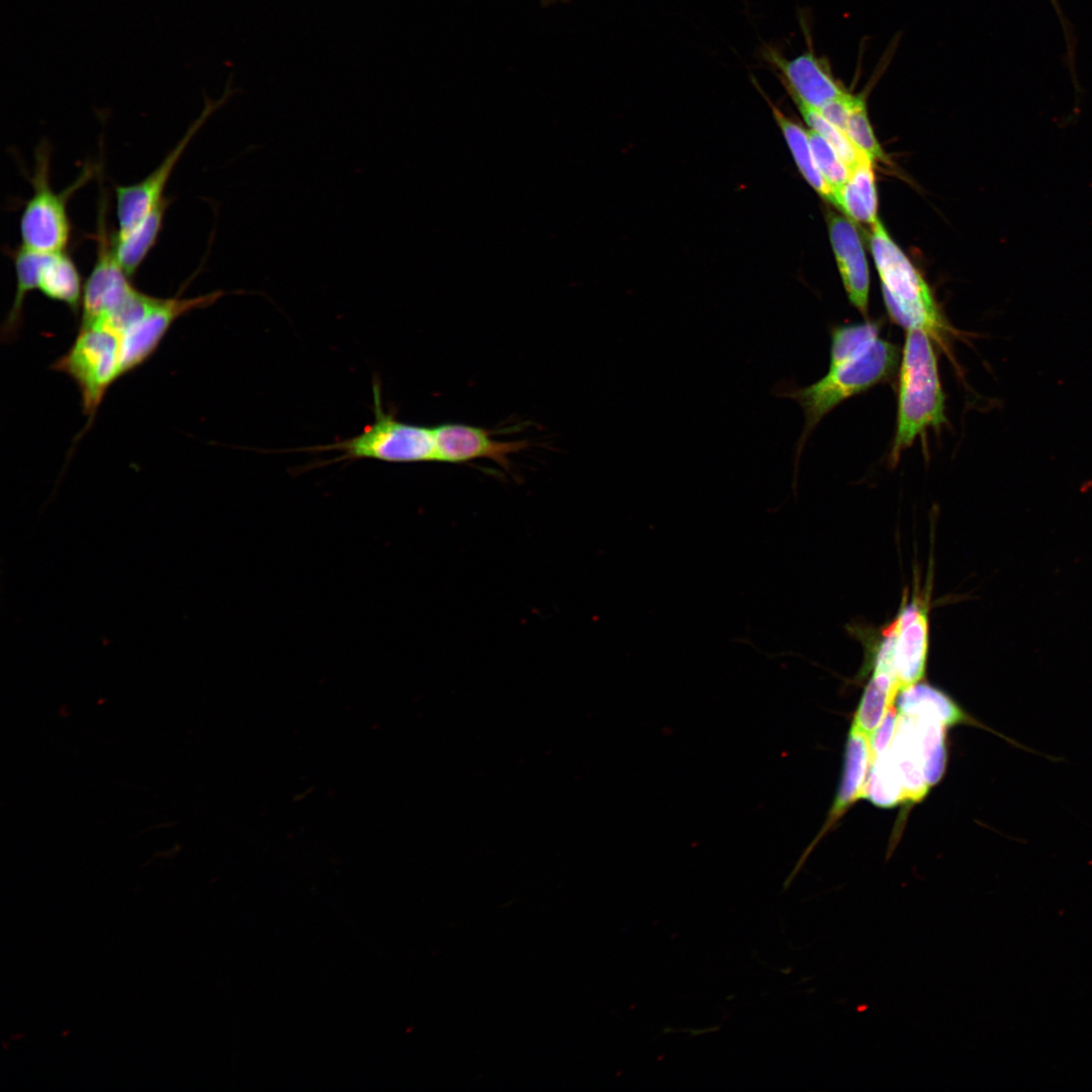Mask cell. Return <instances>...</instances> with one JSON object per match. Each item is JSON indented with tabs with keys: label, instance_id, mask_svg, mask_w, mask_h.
Listing matches in <instances>:
<instances>
[{
	"label": "cell",
	"instance_id": "6",
	"mask_svg": "<svg viewBox=\"0 0 1092 1092\" xmlns=\"http://www.w3.org/2000/svg\"><path fill=\"white\" fill-rule=\"evenodd\" d=\"M51 369L68 375L78 387L87 431L107 390L121 377L119 336L103 325H80L72 346Z\"/></svg>",
	"mask_w": 1092,
	"mask_h": 1092
},
{
	"label": "cell",
	"instance_id": "11",
	"mask_svg": "<svg viewBox=\"0 0 1092 1092\" xmlns=\"http://www.w3.org/2000/svg\"><path fill=\"white\" fill-rule=\"evenodd\" d=\"M435 461L464 463L489 459L509 470L510 456L525 450L527 440L498 441L482 428L464 424H442L433 428Z\"/></svg>",
	"mask_w": 1092,
	"mask_h": 1092
},
{
	"label": "cell",
	"instance_id": "5",
	"mask_svg": "<svg viewBox=\"0 0 1092 1092\" xmlns=\"http://www.w3.org/2000/svg\"><path fill=\"white\" fill-rule=\"evenodd\" d=\"M374 421L350 439L334 444L309 447L301 451H340L333 461L375 459L393 463L435 461L433 428L407 424L386 413L381 390L373 385Z\"/></svg>",
	"mask_w": 1092,
	"mask_h": 1092
},
{
	"label": "cell",
	"instance_id": "28",
	"mask_svg": "<svg viewBox=\"0 0 1092 1092\" xmlns=\"http://www.w3.org/2000/svg\"><path fill=\"white\" fill-rule=\"evenodd\" d=\"M853 95L845 96L823 105L818 111L832 124L845 132Z\"/></svg>",
	"mask_w": 1092,
	"mask_h": 1092
},
{
	"label": "cell",
	"instance_id": "15",
	"mask_svg": "<svg viewBox=\"0 0 1092 1092\" xmlns=\"http://www.w3.org/2000/svg\"><path fill=\"white\" fill-rule=\"evenodd\" d=\"M84 283L74 260L66 251L46 253L38 275V287L46 297L61 302L78 314Z\"/></svg>",
	"mask_w": 1092,
	"mask_h": 1092
},
{
	"label": "cell",
	"instance_id": "17",
	"mask_svg": "<svg viewBox=\"0 0 1092 1092\" xmlns=\"http://www.w3.org/2000/svg\"><path fill=\"white\" fill-rule=\"evenodd\" d=\"M14 264L16 289L12 305L1 327V340L5 343L14 341L23 322V307L26 296L38 287L39 269L46 253L28 250L21 245L9 250Z\"/></svg>",
	"mask_w": 1092,
	"mask_h": 1092
},
{
	"label": "cell",
	"instance_id": "23",
	"mask_svg": "<svg viewBox=\"0 0 1092 1092\" xmlns=\"http://www.w3.org/2000/svg\"><path fill=\"white\" fill-rule=\"evenodd\" d=\"M863 798L888 808L904 801L902 783L889 749L875 756L870 766Z\"/></svg>",
	"mask_w": 1092,
	"mask_h": 1092
},
{
	"label": "cell",
	"instance_id": "14",
	"mask_svg": "<svg viewBox=\"0 0 1092 1092\" xmlns=\"http://www.w3.org/2000/svg\"><path fill=\"white\" fill-rule=\"evenodd\" d=\"M889 752L900 776L904 801H920L927 793L929 786L924 778L919 743L911 721L905 714H898L896 731Z\"/></svg>",
	"mask_w": 1092,
	"mask_h": 1092
},
{
	"label": "cell",
	"instance_id": "10",
	"mask_svg": "<svg viewBox=\"0 0 1092 1092\" xmlns=\"http://www.w3.org/2000/svg\"><path fill=\"white\" fill-rule=\"evenodd\" d=\"M763 58L778 69L795 103L818 110L848 93L834 78L826 60L811 50L788 60L775 49L765 48Z\"/></svg>",
	"mask_w": 1092,
	"mask_h": 1092
},
{
	"label": "cell",
	"instance_id": "13",
	"mask_svg": "<svg viewBox=\"0 0 1092 1092\" xmlns=\"http://www.w3.org/2000/svg\"><path fill=\"white\" fill-rule=\"evenodd\" d=\"M871 763L872 753L870 736L851 726L845 747L841 784L829 814V818L820 833L800 857L795 869L788 877V882H792L796 877L803 867L808 854L833 822L842 815L853 802L859 798H863L868 770Z\"/></svg>",
	"mask_w": 1092,
	"mask_h": 1092
},
{
	"label": "cell",
	"instance_id": "21",
	"mask_svg": "<svg viewBox=\"0 0 1092 1092\" xmlns=\"http://www.w3.org/2000/svg\"><path fill=\"white\" fill-rule=\"evenodd\" d=\"M769 105L772 109L774 116L784 133L799 171L819 195L836 206L834 193L816 165L808 138V131H805L802 126L784 115L771 102H769Z\"/></svg>",
	"mask_w": 1092,
	"mask_h": 1092
},
{
	"label": "cell",
	"instance_id": "4",
	"mask_svg": "<svg viewBox=\"0 0 1092 1092\" xmlns=\"http://www.w3.org/2000/svg\"><path fill=\"white\" fill-rule=\"evenodd\" d=\"M51 155L46 142L35 150L32 174L28 177L32 193L19 219L20 245L40 253L66 251L71 239L68 202L94 173L91 167L84 169L74 183L57 192L51 184Z\"/></svg>",
	"mask_w": 1092,
	"mask_h": 1092
},
{
	"label": "cell",
	"instance_id": "25",
	"mask_svg": "<svg viewBox=\"0 0 1092 1092\" xmlns=\"http://www.w3.org/2000/svg\"><path fill=\"white\" fill-rule=\"evenodd\" d=\"M808 138L816 165L832 189L837 206L838 195L848 180L850 171L833 147L819 133L811 129Z\"/></svg>",
	"mask_w": 1092,
	"mask_h": 1092
},
{
	"label": "cell",
	"instance_id": "19",
	"mask_svg": "<svg viewBox=\"0 0 1092 1092\" xmlns=\"http://www.w3.org/2000/svg\"><path fill=\"white\" fill-rule=\"evenodd\" d=\"M899 692L900 689L891 673L874 668L851 726L871 738L893 707Z\"/></svg>",
	"mask_w": 1092,
	"mask_h": 1092
},
{
	"label": "cell",
	"instance_id": "1",
	"mask_svg": "<svg viewBox=\"0 0 1092 1092\" xmlns=\"http://www.w3.org/2000/svg\"><path fill=\"white\" fill-rule=\"evenodd\" d=\"M899 358L897 346L880 337V324L843 325L831 332L829 367L822 378L804 387L788 381L774 387L775 396L795 399L804 411L805 425L796 445V462L820 421L845 399L891 378Z\"/></svg>",
	"mask_w": 1092,
	"mask_h": 1092
},
{
	"label": "cell",
	"instance_id": "2",
	"mask_svg": "<svg viewBox=\"0 0 1092 1092\" xmlns=\"http://www.w3.org/2000/svg\"><path fill=\"white\" fill-rule=\"evenodd\" d=\"M946 423L945 395L941 386L933 340L923 330H907L899 362L897 426L891 462L926 430Z\"/></svg>",
	"mask_w": 1092,
	"mask_h": 1092
},
{
	"label": "cell",
	"instance_id": "18",
	"mask_svg": "<svg viewBox=\"0 0 1092 1092\" xmlns=\"http://www.w3.org/2000/svg\"><path fill=\"white\" fill-rule=\"evenodd\" d=\"M837 207L851 218L873 225L878 218V197L873 161L862 160L849 174L841 189Z\"/></svg>",
	"mask_w": 1092,
	"mask_h": 1092
},
{
	"label": "cell",
	"instance_id": "27",
	"mask_svg": "<svg viewBox=\"0 0 1092 1092\" xmlns=\"http://www.w3.org/2000/svg\"><path fill=\"white\" fill-rule=\"evenodd\" d=\"M897 719L898 712L892 707L871 737L872 759L889 749L896 731Z\"/></svg>",
	"mask_w": 1092,
	"mask_h": 1092
},
{
	"label": "cell",
	"instance_id": "22",
	"mask_svg": "<svg viewBox=\"0 0 1092 1092\" xmlns=\"http://www.w3.org/2000/svg\"><path fill=\"white\" fill-rule=\"evenodd\" d=\"M899 713H926L940 718L947 726L960 722H971L962 710L942 692L925 685L914 684L899 692L897 697Z\"/></svg>",
	"mask_w": 1092,
	"mask_h": 1092
},
{
	"label": "cell",
	"instance_id": "9",
	"mask_svg": "<svg viewBox=\"0 0 1092 1092\" xmlns=\"http://www.w3.org/2000/svg\"><path fill=\"white\" fill-rule=\"evenodd\" d=\"M224 100L225 95L216 102L208 101L200 116L188 127L185 134L143 180L130 185L115 186L117 220L115 234L127 232L166 199L164 191L174 168L199 128Z\"/></svg>",
	"mask_w": 1092,
	"mask_h": 1092
},
{
	"label": "cell",
	"instance_id": "12",
	"mask_svg": "<svg viewBox=\"0 0 1092 1092\" xmlns=\"http://www.w3.org/2000/svg\"><path fill=\"white\" fill-rule=\"evenodd\" d=\"M829 238L838 270L850 302L867 315L870 273L862 243L854 223L835 212H828Z\"/></svg>",
	"mask_w": 1092,
	"mask_h": 1092
},
{
	"label": "cell",
	"instance_id": "3",
	"mask_svg": "<svg viewBox=\"0 0 1092 1092\" xmlns=\"http://www.w3.org/2000/svg\"><path fill=\"white\" fill-rule=\"evenodd\" d=\"M870 245L881 279L884 302L891 320L906 331H925L944 351L952 333L921 273L895 244L878 219Z\"/></svg>",
	"mask_w": 1092,
	"mask_h": 1092
},
{
	"label": "cell",
	"instance_id": "24",
	"mask_svg": "<svg viewBox=\"0 0 1092 1092\" xmlns=\"http://www.w3.org/2000/svg\"><path fill=\"white\" fill-rule=\"evenodd\" d=\"M796 104L806 123L833 147L849 171L862 160L869 158L851 142L844 131L829 122L817 109L802 103Z\"/></svg>",
	"mask_w": 1092,
	"mask_h": 1092
},
{
	"label": "cell",
	"instance_id": "26",
	"mask_svg": "<svg viewBox=\"0 0 1092 1092\" xmlns=\"http://www.w3.org/2000/svg\"><path fill=\"white\" fill-rule=\"evenodd\" d=\"M845 133L873 162L885 161L886 156L874 134L861 96L853 95Z\"/></svg>",
	"mask_w": 1092,
	"mask_h": 1092
},
{
	"label": "cell",
	"instance_id": "7",
	"mask_svg": "<svg viewBox=\"0 0 1092 1092\" xmlns=\"http://www.w3.org/2000/svg\"><path fill=\"white\" fill-rule=\"evenodd\" d=\"M928 599L903 600L897 617L881 633L876 651L891 665L901 690L924 675L929 640ZM875 651V652H876Z\"/></svg>",
	"mask_w": 1092,
	"mask_h": 1092
},
{
	"label": "cell",
	"instance_id": "16",
	"mask_svg": "<svg viewBox=\"0 0 1092 1092\" xmlns=\"http://www.w3.org/2000/svg\"><path fill=\"white\" fill-rule=\"evenodd\" d=\"M169 204L170 199L166 198L127 232L113 235L116 260L129 277L135 275L155 247Z\"/></svg>",
	"mask_w": 1092,
	"mask_h": 1092
},
{
	"label": "cell",
	"instance_id": "29",
	"mask_svg": "<svg viewBox=\"0 0 1092 1092\" xmlns=\"http://www.w3.org/2000/svg\"><path fill=\"white\" fill-rule=\"evenodd\" d=\"M553 1H554V0H542V2H543V4H544V5L550 4V3H551V2H553ZM562 1H567V0H562Z\"/></svg>",
	"mask_w": 1092,
	"mask_h": 1092
},
{
	"label": "cell",
	"instance_id": "20",
	"mask_svg": "<svg viewBox=\"0 0 1092 1092\" xmlns=\"http://www.w3.org/2000/svg\"><path fill=\"white\" fill-rule=\"evenodd\" d=\"M904 714V713H902ZM919 743L923 772L927 785H935L942 777L946 763L945 730L947 725L938 717L925 714H906Z\"/></svg>",
	"mask_w": 1092,
	"mask_h": 1092
},
{
	"label": "cell",
	"instance_id": "8",
	"mask_svg": "<svg viewBox=\"0 0 1092 1092\" xmlns=\"http://www.w3.org/2000/svg\"><path fill=\"white\" fill-rule=\"evenodd\" d=\"M223 294L214 291L188 298L153 296L145 312L119 335L121 376L141 367L155 354L179 317L213 304Z\"/></svg>",
	"mask_w": 1092,
	"mask_h": 1092
}]
</instances>
